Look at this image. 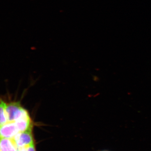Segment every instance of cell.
Instances as JSON below:
<instances>
[{"label":"cell","instance_id":"obj_6","mask_svg":"<svg viewBox=\"0 0 151 151\" xmlns=\"http://www.w3.org/2000/svg\"><path fill=\"white\" fill-rule=\"evenodd\" d=\"M18 151H36L35 145V144L27 146L22 148L19 149Z\"/></svg>","mask_w":151,"mask_h":151},{"label":"cell","instance_id":"obj_5","mask_svg":"<svg viewBox=\"0 0 151 151\" xmlns=\"http://www.w3.org/2000/svg\"><path fill=\"white\" fill-rule=\"evenodd\" d=\"M7 104V103L0 97V127L8 122Z\"/></svg>","mask_w":151,"mask_h":151},{"label":"cell","instance_id":"obj_1","mask_svg":"<svg viewBox=\"0 0 151 151\" xmlns=\"http://www.w3.org/2000/svg\"><path fill=\"white\" fill-rule=\"evenodd\" d=\"M8 122H15L19 119L29 115L27 110L21 105L19 102H9L7 104Z\"/></svg>","mask_w":151,"mask_h":151},{"label":"cell","instance_id":"obj_2","mask_svg":"<svg viewBox=\"0 0 151 151\" xmlns=\"http://www.w3.org/2000/svg\"><path fill=\"white\" fill-rule=\"evenodd\" d=\"M32 129L30 128L25 132H19L11 139L17 150L34 144Z\"/></svg>","mask_w":151,"mask_h":151},{"label":"cell","instance_id":"obj_8","mask_svg":"<svg viewBox=\"0 0 151 151\" xmlns=\"http://www.w3.org/2000/svg\"></svg>","mask_w":151,"mask_h":151},{"label":"cell","instance_id":"obj_3","mask_svg":"<svg viewBox=\"0 0 151 151\" xmlns=\"http://www.w3.org/2000/svg\"><path fill=\"white\" fill-rule=\"evenodd\" d=\"M19 133L15 122H8L0 127V137L13 139Z\"/></svg>","mask_w":151,"mask_h":151},{"label":"cell","instance_id":"obj_4","mask_svg":"<svg viewBox=\"0 0 151 151\" xmlns=\"http://www.w3.org/2000/svg\"><path fill=\"white\" fill-rule=\"evenodd\" d=\"M0 149L1 151H18L11 139L1 138Z\"/></svg>","mask_w":151,"mask_h":151},{"label":"cell","instance_id":"obj_7","mask_svg":"<svg viewBox=\"0 0 151 151\" xmlns=\"http://www.w3.org/2000/svg\"><path fill=\"white\" fill-rule=\"evenodd\" d=\"M0 151H1V149H0Z\"/></svg>","mask_w":151,"mask_h":151}]
</instances>
